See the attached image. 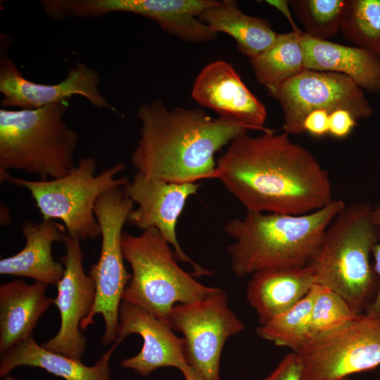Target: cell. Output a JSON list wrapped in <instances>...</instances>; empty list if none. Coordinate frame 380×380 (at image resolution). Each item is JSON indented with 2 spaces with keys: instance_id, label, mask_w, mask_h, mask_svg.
<instances>
[{
  "instance_id": "cell-1",
  "label": "cell",
  "mask_w": 380,
  "mask_h": 380,
  "mask_svg": "<svg viewBox=\"0 0 380 380\" xmlns=\"http://www.w3.org/2000/svg\"><path fill=\"white\" fill-rule=\"evenodd\" d=\"M217 172L249 211L299 215L334 200L329 172L285 132L238 136L219 158Z\"/></svg>"
},
{
  "instance_id": "cell-2",
  "label": "cell",
  "mask_w": 380,
  "mask_h": 380,
  "mask_svg": "<svg viewBox=\"0 0 380 380\" xmlns=\"http://www.w3.org/2000/svg\"><path fill=\"white\" fill-rule=\"evenodd\" d=\"M137 115L141 127L132 165L137 172L168 182L217 179L215 154L251 129L201 108L170 110L160 99L140 105Z\"/></svg>"
},
{
  "instance_id": "cell-3",
  "label": "cell",
  "mask_w": 380,
  "mask_h": 380,
  "mask_svg": "<svg viewBox=\"0 0 380 380\" xmlns=\"http://www.w3.org/2000/svg\"><path fill=\"white\" fill-rule=\"evenodd\" d=\"M346 205L334 199L299 215L246 210L243 218L233 219L224 227L235 241L227 248L232 272L244 277L269 268L308 265L327 227Z\"/></svg>"
},
{
  "instance_id": "cell-4",
  "label": "cell",
  "mask_w": 380,
  "mask_h": 380,
  "mask_svg": "<svg viewBox=\"0 0 380 380\" xmlns=\"http://www.w3.org/2000/svg\"><path fill=\"white\" fill-rule=\"evenodd\" d=\"M374 207L362 201L346 205L327 227L308 265L315 284L339 294L357 315L365 312L376 295L379 279L371 262L380 240Z\"/></svg>"
},
{
  "instance_id": "cell-5",
  "label": "cell",
  "mask_w": 380,
  "mask_h": 380,
  "mask_svg": "<svg viewBox=\"0 0 380 380\" xmlns=\"http://www.w3.org/2000/svg\"><path fill=\"white\" fill-rule=\"evenodd\" d=\"M67 102L36 109H0V170H22L41 180L75 166L78 135L68 125Z\"/></svg>"
},
{
  "instance_id": "cell-6",
  "label": "cell",
  "mask_w": 380,
  "mask_h": 380,
  "mask_svg": "<svg viewBox=\"0 0 380 380\" xmlns=\"http://www.w3.org/2000/svg\"><path fill=\"white\" fill-rule=\"evenodd\" d=\"M121 245L132 271L122 300L168 324L175 305L203 299L220 289L205 286L182 270L174 251L156 228L144 230L138 236L123 232Z\"/></svg>"
},
{
  "instance_id": "cell-7",
  "label": "cell",
  "mask_w": 380,
  "mask_h": 380,
  "mask_svg": "<svg viewBox=\"0 0 380 380\" xmlns=\"http://www.w3.org/2000/svg\"><path fill=\"white\" fill-rule=\"evenodd\" d=\"M96 161L91 157L80 159L65 176L48 180H27L8 175L6 181L28 190L44 220H61L70 237L83 241L101 236L94 213L99 198L108 190L125 186L127 177H116L125 168L122 162L95 175Z\"/></svg>"
},
{
  "instance_id": "cell-8",
  "label": "cell",
  "mask_w": 380,
  "mask_h": 380,
  "mask_svg": "<svg viewBox=\"0 0 380 380\" xmlns=\"http://www.w3.org/2000/svg\"><path fill=\"white\" fill-rule=\"evenodd\" d=\"M134 203L126 195L124 186H118L101 195L94 207L101 229V248L97 262L88 273L95 284L94 303L89 315L82 321L80 329H87L94 323V317L101 315L104 322L101 337L104 346L113 344L117 340L120 306L132 277L125 266L121 239Z\"/></svg>"
},
{
  "instance_id": "cell-9",
  "label": "cell",
  "mask_w": 380,
  "mask_h": 380,
  "mask_svg": "<svg viewBox=\"0 0 380 380\" xmlns=\"http://www.w3.org/2000/svg\"><path fill=\"white\" fill-rule=\"evenodd\" d=\"M296 353L302 380H340L380 365V315L359 314L349 323L308 340Z\"/></svg>"
},
{
  "instance_id": "cell-10",
  "label": "cell",
  "mask_w": 380,
  "mask_h": 380,
  "mask_svg": "<svg viewBox=\"0 0 380 380\" xmlns=\"http://www.w3.org/2000/svg\"><path fill=\"white\" fill-rule=\"evenodd\" d=\"M169 324L183 334L188 363L204 380H220L224 343L246 327L229 308L222 289L203 299L175 305Z\"/></svg>"
},
{
  "instance_id": "cell-11",
  "label": "cell",
  "mask_w": 380,
  "mask_h": 380,
  "mask_svg": "<svg viewBox=\"0 0 380 380\" xmlns=\"http://www.w3.org/2000/svg\"><path fill=\"white\" fill-rule=\"evenodd\" d=\"M275 99L282 108L284 132L305 133L303 122L312 111H350L356 119L368 118L373 108L362 89L348 77L336 72L306 69L287 80Z\"/></svg>"
},
{
  "instance_id": "cell-12",
  "label": "cell",
  "mask_w": 380,
  "mask_h": 380,
  "mask_svg": "<svg viewBox=\"0 0 380 380\" xmlns=\"http://www.w3.org/2000/svg\"><path fill=\"white\" fill-rule=\"evenodd\" d=\"M199 186L196 182H168L137 172L132 180L124 186L126 195L138 205L131 211L127 222L143 231L157 229L173 246L177 260L190 264L192 274L197 277L210 276L213 272L197 264L183 251L175 229L186 200L197 193Z\"/></svg>"
},
{
  "instance_id": "cell-13",
  "label": "cell",
  "mask_w": 380,
  "mask_h": 380,
  "mask_svg": "<svg viewBox=\"0 0 380 380\" xmlns=\"http://www.w3.org/2000/svg\"><path fill=\"white\" fill-rule=\"evenodd\" d=\"M65 253L60 258L63 265V276L58 284L53 304L60 312L61 324L58 333L42 346L45 349L81 360L87 346V338L80 324L94 305L95 284L84 268V251L81 241L65 235L63 242Z\"/></svg>"
},
{
  "instance_id": "cell-14",
  "label": "cell",
  "mask_w": 380,
  "mask_h": 380,
  "mask_svg": "<svg viewBox=\"0 0 380 380\" xmlns=\"http://www.w3.org/2000/svg\"><path fill=\"white\" fill-rule=\"evenodd\" d=\"M214 0H69V16L99 17L113 12H128L156 22L163 30L194 43L214 40L217 33L198 19Z\"/></svg>"
},
{
  "instance_id": "cell-15",
  "label": "cell",
  "mask_w": 380,
  "mask_h": 380,
  "mask_svg": "<svg viewBox=\"0 0 380 380\" xmlns=\"http://www.w3.org/2000/svg\"><path fill=\"white\" fill-rule=\"evenodd\" d=\"M99 74L82 62L70 69L66 77L54 84H44L26 79L15 63L1 54L0 92L4 108L36 109L67 102L75 95L84 97L94 106L116 111L101 94Z\"/></svg>"
},
{
  "instance_id": "cell-16",
  "label": "cell",
  "mask_w": 380,
  "mask_h": 380,
  "mask_svg": "<svg viewBox=\"0 0 380 380\" xmlns=\"http://www.w3.org/2000/svg\"><path fill=\"white\" fill-rule=\"evenodd\" d=\"M132 334L142 338L143 346L138 354L122 360L121 367L133 369L142 376H147L162 367H175L182 374L190 369L184 338L178 337L167 323L134 304L122 300L115 343L119 345Z\"/></svg>"
},
{
  "instance_id": "cell-17",
  "label": "cell",
  "mask_w": 380,
  "mask_h": 380,
  "mask_svg": "<svg viewBox=\"0 0 380 380\" xmlns=\"http://www.w3.org/2000/svg\"><path fill=\"white\" fill-rule=\"evenodd\" d=\"M191 97L201 106L262 132L267 111L264 104L248 89L233 66L222 60L205 65L197 75Z\"/></svg>"
},
{
  "instance_id": "cell-18",
  "label": "cell",
  "mask_w": 380,
  "mask_h": 380,
  "mask_svg": "<svg viewBox=\"0 0 380 380\" xmlns=\"http://www.w3.org/2000/svg\"><path fill=\"white\" fill-rule=\"evenodd\" d=\"M25 239L24 248L17 254L0 260V274L30 277L57 286L63 273V265L54 260L52 245L63 242L66 230L53 220L25 221L21 227Z\"/></svg>"
},
{
  "instance_id": "cell-19",
  "label": "cell",
  "mask_w": 380,
  "mask_h": 380,
  "mask_svg": "<svg viewBox=\"0 0 380 380\" xmlns=\"http://www.w3.org/2000/svg\"><path fill=\"white\" fill-rule=\"evenodd\" d=\"M315 284L308 265L265 269L251 275L246 299L264 324L298 303Z\"/></svg>"
},
{
  "instance_id": "cell-20",
  "label": "cell",
  "mask_w": 380,
  "mask_h": 380,
  "mask_svg": "<svg viewBox=\"0 0 380 380\" xmlns=\"http://www.w3.org/2000/svg\"><path fill=\"white\" fill-rule=\"evenodd\" d=\"M48 284L35 281L28 284L23 279L0 286V353L32 336L39 319L53 304L47 297Z\"/></svg>"
},
{
  "instance_id": "cell-21",
  "label": "cell",
  "mask_w": 380,
  "mask_h": 380,
  "mask_svg": "<svg viewBox=\"0 0 380 380\" xmlns=\"http://www.w3.org/2000/svg\"><path fill=\"white\" fill-rule=\"evenodd\" d=\"M308 70L340 73L362 89L380 93V58L357 47L301 37Z\"/></svg>"
},
{
  "instance_id": "cell-22",
  "label": "cell",
  "mask_w": 380,
  "mask_h": 380,
  "mask_svg": "<svg viewBox=\"0 0 380 380\" xmlns=\"http://www.w3.org/2000/svg\"><path fill=\"white\" fill-rule=\"evenodd\" d=\"M118 346L114 343L94 365L87 366L81 360L45 349L31 336L1 353L0 376L8 375L17 367L30 366L42 368L64 380H112L110 361Z\"/></svg>"
},
{
  "instance_id": "cell-23",
  "label": "cell",
  "mask_w": 380,
  "mask_h": 380,
  "mask_svg": "<svg viewBox=\"0 0 380 380\" xmlns=\"http://www.w3.org/2000/svg\"><path fill=\"white\" fill-rule=\"evenodd\" d=\"M198 19L215 32L232 37L239 51L250 60L267 49L278 35L268 20L244 13L232 0L215 1Z\"/></svg>"
},
{
  "instance_id": "cell-24",
  "label": "cell",
  "mask_w": 380,
  "mask_h": 380,
  "mask_svg": "<svg viewBox=\"0 0 380 380\" xmlns=\"http://www.w3.org/2000/svg\"><path fill=\"white\" fill-rule=\"evenodd\" d=\"M303 33L278 34L267 49L251 60L258 82L274 98L287 80L306 70Z\"/></svg>"
},
{
  "instance_id": "cell-25",
  "label": "cell",
  "mask_w": 380,
  "mask_h": 380,
  "mask_svg": "<svg viewBox=\"0 0 380 380\" xmlns=\"http://www.w3.org/2000/svg\"><path fill=\"white\" fill-rule=\"evenodd\" d=\"M315 284L310 292L287 311L276 316L256 329L262 338L277 346L298 350L310 337L311 313Z\"/></svg>"
},
{
  "instance_id": "cell-26",
  "label": "cell",
  "mask_w": 380,
  "mask_h": 380,
  "mask_svg": "<svg viewBox=\"0 0 380 380\" xmlns=\"http://www.w3.org/2000/svg\"><path fill=\"white\" fill-rule=\"evenodd\" d=\"M348 1L292 0L289 5L307 36L328 40L341 31Z\"/></svg>"
},
{
  "instance_id": "cell-27",
  "label": "cell",
  "mask_w": 380,
  "mask_h": 380,
  "mask_svg": "<svg viewBox=\"0 0 380 380\" xmlns=\"http://www.w3.org/2000/svg\"><path fill=\"white\" fill-rule=\"evenodd\" d=\"M341 32L355 46L380 58V0H349Z\"/></svg>"
},
{
  "instance_id": "cell-28",
  "label": "cell",
  "mask_w": 380,
  "mask_h": 380,
  "mask_svg": "<svg viewBox=\"0 0 380 380\" xmlns=\"http://www.w3.org/2000/svg\"><path fill=\"white\" fill-rule=\"evenodd\" d=\"M357 315L339 294L326 286L315 284L310 338L336 330L349 323Z\"/></svg>"
},
{
  "instance_id": "cell-29",
  "label": "cell",
  "mask_w": 380,
  "mask_h": 380,
  "mask_svg": "<svg viewBox=\"0 0 380 380\" xmlns=\"http://www.w3.org/2000/svg\"><path fill=\"white\" fill-rule=\"evenodd\" d=\"M260 380H302V367L298 355H286L274 369Z\"/></svg>"
},
{
  "instance_id": "cell-30",
  "label": "cell",
  "mask_w": 380,
  "mask_h": 380,
  "mask_svg": "<svg viewBox=\"0 0 380 380\" xmlns=\"http://www.w3.org/2000/svg\"><path fill=\"white\" fill-rule=\"evenodd\" d=\"M357 120L348 110L337 109L329 113V134L336 139H345L357 126Z\"/></svg>"
},
{
  "instance_id": "cell-31",
  "label": "cell",
  "mask_w": 380,
  "mask_h": 380,
  "mask_svg": "<svg viewBox=\"0 0 380 380\" xmlns=\"http://www.w3.org/2000/svg\"><path fill=\"white\" fill-rule=\"evenodd\" d=\"M329 112L325 110H316L310 112L303 122V129L316 137L329 134Z\"/></svg>"
},
{
  "instance_id": "cell-32",
  "label": "cell",
  "mask_w": 380,
  "mask_h": 380,
  "mask_svg": "<svg viewBox=\"0 0 380 380\" xmlns=\"http://www.w3.org/2000/svg\"><path fill=\"white\" fill-rule=\"evenodd\" d=\"M374 215L376 222L380 227V205L374 206ZM372 256L374 268L379 279V286L375 298L365 313L378 315H380V240L373 248Z\"/></svg>"
},
{
  "instance_id": "cell-33",
  "label": "cell",
  "mask_w": 380,
  "mask_h": 380,
  "mask_svg": "<svg viewBox=\"0 0 380 380\" xmlns=\"http://www.w3.org/2000/svg\"><path fill=\"white\" fill-rule=\"evenodd\" d=\"M269 5L276 8L277 10H279L280 12L282 13V14L287 18L289 22L292 26L293 30L296 32H300L302 30H300L298 27L296 26L295 23L293 22L291 13L289 10V1H284V0H268L265 1Z\"/></svg>"
},
{
  "instance_id": "cell-34",
  "label": "cell",
  "mask_w": 380,
  "mask_h": 380,
  "mask_svg": "<svg viewBox=\"0 0 380 380\" xmlns=\"http://www.w3.org/2000/svg\"><path fill=\"white\" fill-rule=\"evenodd\" d=\"M185 380H204V379L193 368L183 374Z\"/></svg>"
},
{
  "instance_id": "cell-35",
  "label": "cell",
  "mask_w": 380,
  "mask_h": 380,
  "mask_svg": "<svg viewBox=\"0 0 380 380\" xmlns=\"http://www.w3.org/2000/svg\"><path fill=\"white\" fill-rule=\"evenodd\" d=\"M3 380H18V379H15V378H13V377L11 376L10 375H7V376L4 377Z\"/></svg>"
},
{
  "instance_id": "cell-36",
  "label": "cell",
  "mask_w": 380,
  "mask_h": 380,
  "mask_svg": "<svg viewBox=\"0 0 380 380\" xmlns=\"http://www.w3.org/2000/svg\"><path fill=\"white\" fill-rule=\"evenodd\" d=\"M340 380H356V379H351V378H350V377L348 376V377H346V378L341 379H340Z\"/></svg>"
},
{
  "instance_id": "cell-37",
  "label": "cell",
  "mask_w": 380,
  "mask_h": 380,
  "mask_svg": "<svg viewBox=\"0 0 380 380\" xmlns=\"http://www.w3.org/2000/svg\"><path fill=\"white\" fill-rule=\"evenodd\" d=\"M151 380H153V379H151Z\"/></svg>"
}]
</instances>
